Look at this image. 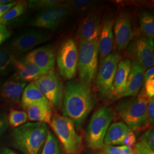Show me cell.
<instances>
[{
	"label": "cell",
	"mask_w": 154,
	"mask_h": 154,
	"mask_svg": "<svg viewBox=\"0 0 154 154\" xmlns=\"http://www.w3.org/2000/svg\"><path fill=\"white\" fill-rule=\"evenodd\" d=\"M11 36V32L5 25L0 24V45Z\"/></svg>",
	"instance_id": "8d00e7d4"
},
{
	"label": "cell",
	"mask_w": 154,
	"mask_h": 154,
	"mask_svg": "<svg viewBox=\"0 0 154 154\" xmlns=\"http://www.w3.org/2000/svg\"><path fill=\"white\" fill-rule=\"evenodd\" d=\"M34 84L48 100L50 105L60 108L62 104L63 86L55 70L45 74L34 81Z\"/></svg>",
	"instance_id": "9c48e42d"
},
{
	"label": "cell",
	"mask_w": 154,
	"mask_h": 154,
	"mask_svg": "<svg viewBox=\"0 0 154 154\" xmlns=\"http://www.w3.org/2000/svg\"><path fill=\"white\" fill-rule=\"evenodd\" d=\"M132 62L127 59L121 61L118 64L112 84L110 100L122 98L126 88L127 79L131 69Z\"/></svg>",
	"instance_id": "2e32d148"
},
{
	"label": "cell",
	"mask_w": 154,
	"mask_h": 154,
	"mask_svg": "<svg viewBox=\"0 0 154 154\" xmlns=\"http://www.w3.org/2000/svg\"><path fill=\"white\" fill-rule=\"evenodd\" d=\"M63 1L57 0H33L26 2L29 8L35 10H41V11L60 5Z\"/></svg>",
	"instance_id": "4316f807"
},
{
	"label": "cell",
	"mask_w": 154,
	"mask_h": 154,
	"mask_svg": "<svg viewBox=\"0 0 154 154\" xmlns=\"http://www.w3.org/2000/svg\"><path fill=\"white\" fill-rule=\"evenodd\" d=\"M96 105V97L91 84L81 81L66 83L62 102V114L70 119L79 130Z\"/></svg>",
	"instance_id": "6da1fadb"
},
{
	"label": "cell",
	"mask_w": 154,
	"mask_h": 154,
	"mask_svg": "<svg viewBox=\"0 0 154 154\" xmlns=\"http://www.w3.org/2000/svg\"><path fill=\"white\" fill-rule=\"evenodd\" d=\"M102 154H108V153H106V152H103V153H102Z\"/></svg>",
	"instance_id": "7bdbcfd3"
},
{
	"label": "cell",
	"mask_w": 154,
	"mask_h": 154,
	"mask_svg": "<svg viewBox=\"0 0 154 154\" xmlns=\"http://www.w3.org/2000/svg\"><path fill=\"white\" fill-rule=\"evenodd\" d=\"M127 54L137 61L144 71L154 66V41L143 36L133 39L128 46Z\"/></svg>",
	"instance_id": "30bf717a"
},
{
	"label": "cell",
	"mask_w": 154,
	"mask_h": 154,
	"mask_svg": "<svg viewBox=\"0 0 154 154\" xmlns=\"http://www.w3.org/2000/svg\"><path fill=\"white\" fill-rule=\"evenodd\" d=\"M11 2H12V1H9V0H0V5L6 4L10 3Z\"/></svg>",
	"instance_id": "b9f144b4"
},
{
	"label": "cell",
	"mask_w": 154,
	"mask_h": 154,
	"mask_svg": "<svg viewBox=\"0 0 154 154\" xmlns=\"http://www.w3.org/2000/svg\"><path fill=\"white\" fill-rule=\"evenodd\" d=\"M27 4L25 1H21L17 2L15 5L12 7L5 14L0 18V24L5 25L18 17L20 16L25 13L27 8Z\"/></svg>",
	"instance_id": "d4e9b609"
},
{
	"label": "cell",
	"mask_w": 154,
	"mask_h": 154,
	"mask_svg": "<svg viewBox=\"0 0 154 154\" xmlns=\"http://www.w3.org/2000/svg\"><path fill=\"white\" fill-rule=\"evenodd\" d=\"M41 154H62L58 140L50 131L48 132Z\"/></svg>",
	"instance_id": "484cf974"
},
{
	"label": "cell",
	"mask_w": 154,
	"mask_h": 154,
	"mask_svg": "<svg viewBox=\"0 0 154 154\" xmlns=\"http://www.w3.org/2000/svg\"><path fill=\"white\" fill-rule=\"evenodd\" d=\"M154 79V67L152 66L144 72V81L148 79Z\"/></svg>",
	"instance_id": "ab89813d"
},
{
	"label": "cell",
	"mask_w": 154,
	"mask_h": 154,
	"mask_svg": "<svg viewBox=\"0 0 154 154\" xmlns=\"http://www.w3.org/2000/svg\"><path fill=\"white\" fill-rule=\"evenodd\" d=\"M100 29V14L92 13L86 17L79 25L77 36L80 41L90 42L98 41Z\"/></svg>",
	"instance_id": "9a60e30c"
},
{
	"label": "cell",
	"mask_w": 154,
	"mask_h": 154,
	"mask_svg": "<svg viewBox=\"0 0 154 154\" xmlns=\"http://www.w3.org/2000/svg\"><path fill=\"white\" fill-rule=\"evenodd\" d=\"M49 34L38 30L28 31L18 35L9 45L11 53L20 54L50 39Z\"/></svg>",
	"instance_id": "7c38bea8"
},
{
	"label": "cell",
	"mask_w": 154,
	"mask_h": 154,
	"mask_svg": "<svg viewBox=\"0 0 154 154\" xmlns=\"http://www.w3.org/2000/svg\"><path fill=\"white\" fill-rule=\"evenodd\" d=\"M1 154H17L13 151L8 149H3Z\"/></svg>",
	"instance_id": "60d3db41"
},
{
	"label": "cell",
	"mask_w": 154,
	"mask_h": 154,
	"mask_svg": "<svg viewBox=\"0 0 154 154\" xmlns=\"http://www.w3.org/2000/svg\"><path fill=\"white\" fill-rule=\"evenodd\" d=\"M24 60L37 66L44 74L55 70V51L50 45L33 50L27 54Z\"/></svg>",
	"instance_id": "5bb4252c"
},
{
	"label": "cell",
	"mask_w": 154,
	"mask_h": 154,
	"mask_svg": "<svg viewBox=\"0 0 154 154\" xmlns=\"http://www.w3.org/2000/svg\"><path fill=\"white\" fill-rule=\"evenodd\" d=\"M123 144L129 149H131L134 152V149L136 144V137L133 131L131 130H130L127 132L123 142Z\"/></svg>",
	"instance_id": "e575fe53"
},
{
	"label": "cell",
	"mask_w": 154,
	"mask_h": 154,
	"mask_svg": "<svg viewBox=\"0 0 154 154\" xmlns=\"http://www.w3.org/2000/svg\"><path fill=\"white\" fill-rule=\"evenodd\" d=\"M8 118L5 116L0 115V138L5 132L8 126Z\"/></svg>",
	"instance_id": "74e56055"
},
{
	"label": "cell",
	"mask_w": 154,
	"mask_h": 154,
	"mask_svg": "<svg viewBox=\"0 0 154 154\" xmlns=\"http://www.w3.org/2000/svg\"><path fill=\"white\" fill-rule=\"evenodd\" d=\"M144 70L137 61H133L127 79L126 90L122 98L136 97L139 93L144 83Z\"/></svg>",
	"instance_id": "ac0fdd59"
},
{
	"label": "cell",
	"mask_w": 154,
	"mask_h": 154,
	"mask_svg": "<svg viewBox=\"0 0 154 154\" xmlns=\"http://www.w3.org/2000/svg\"><path fill=\"white\" fill-rule=\"evenodd\" d=\"M149 99L143 88L138 96L122 100L116 106L118 115L132 131L148 127L147 105Z\"/></svg>",
	"instance_id": "3957f363"
},
{
	"label": "cell",
	"mask_w": 154,
	"mask_h": 154,
	"mask_svg": "<svg viewBox=\"0 0 154 154\" xmlns=\"http://www.w3.org/2000/svg\"><path fill=\"white\" fill-rule=\"evenodd\" d=\"M26 82L15 79L6 81L1 88L0 93L4 99L11 102H18L26 87Z\"/></svg>",
	"instance_id": "ffe728a7"
},
{
	"label": "cell",
	"mask_w": 154,
	"mask_h": 154,
	"mask_svg": "<svg viewBox=\"0 0 154 154\" xmlns=\"http://www.w3.org/2000/svg\"><path fill=\"white\" fill-rule=\"evenodd\" d=\"M13 66L15 70V78L24 82L35 81L44 75L39 68L34 64L25 61L14 59Z\"/></svg>",
	"instance_id": "d6986e66"
},
{
	"label": "cell",
	"mask_w": 154,
	"mask_h": 154,
	"mask_svg": "<svg viewBox=\"0 0 154 154\" xmlns=\"http://www.w3.org/2000/svg\"><path fill=\"white\" fill-rule=\"evenodd\" d=\"M14 59L13 54L6 50H0V74H7L11 71L13 66V62Z\"/></svg>",
	"instance_id": "83f0119b"
},
{
	"label": "cell",
	"mask_w": 154,
	"mask_h": 154,
	"mask_svg": "<svg viewBox=\"0 0 154 154\" xmlns=\"http://www.w3.org/2000/svg\"><path fill=\"white\" fill-rule=\"evenodd\" d=\"M141 139L150 149L154 150V131L153 127H151L144 132Z\"/></svg>",
	"instance_id": "d6a6232c"
},
{
	"label": "cell",
	"mask_w": 154,
	"mask_h": 154,
	"mask_svg": "<svg viewBox=\"0 0 154 154\" xmlns=\"http://www.w3.org/2000/svg\"><path fill=\"white\" fill-rule=\"evenodd\" d=\"M121 60V55L114 51L100 61L97 73L96 88L102 99L110 100L114 79L118 65Z\"/></svg>",
	"instance_id": "52a82bcc"
},
{
	"label": "cell",
	"mask_w": 154,
	"mask_h": 154,
	"mask_svg": "<svg viewBox=\"0 0 154 154\" xmlns=\"http://www.w3.org/2000/svg\"><path fill=\"white\" fill-rule=\"evenodd\" d=\"M134 154H154V150L150 149L140 138L139 142L135 144Z\"/></svg>",
	"instance_id": "1f68e13d"
},
{
	"label": "cell",
	"mask_w": 154,
	"mask_h": 154,
	"mask_svg": "<svg viewBox=\"0 0 154 154\" xmlns=\"http://www.w3.org/2000/svg\"><path fill=\"white\" fill-rule=\"evenodd\" d=\"M113 33L116 37V45L119 51L126 49L134 39V32L130 17L122 12L114 23Z\"/></svg>",
	"instance_id": "4fadbf2b"
},
{
	"label": "cell",
	"mask_w": 154,
	"mask_h": 154,
	"mask_svg": "<svg viewBox=\"0 0 154 154\" xmlns=\"http://www.w3.org/2000/svg\"><path fill=\"white\" fill-rule=\"evenodd\" d=\"M28 120L27 113L19 110L11 109L8 118V123L14 128L18 127L25 124Z\"/></svg>",
	"instance_id": "f1b7e54d"
},
{
	"label": "cell",
	"mask_w": 154,
	"mask_h": 154,
	"mask_svg": "<svg viewBox=\"0 0 154 154\" xmlns=\"http://www.w3.org/2000/svg\"><path fill=\"white\" fill-rule=\"evenodd\" d=\"M48 127L41 122H28L13 131L14 146L24 154H39L44 145Z\"/></svg>",
	"instance_id": "7a4b0ae2"
},
{
	"label": "cell",
	"mask_w": 154,
	"mask_h": 154,
	"mask_svg": "<svg viewBox=\"0 0 154 154\" xmlns=\"http://www.w3.org/2000/svg\"><path fill=\"white\" fill-rule=\"evenodd\" d=\"M28 119L30 121L50 124L52 118V110L49 103H40L26 108Z\"/></svg>",
	"instance_id": "7402d4cb"
},
{
	"label": "cell",
	"mask_w": 154,
	"mask_h": 154,
	"mask_svg": "<svg viewBox=\"0 0 154 154\" xmlns=\"http://www.w3.org/2000/svg\"><path fill=\"white\" fill-rule=\"evenodd\" d=\"M64 4L68 6L71 11L73 9L82 10L90 6L93 4V2L92 1L88 0H74L67 1L64 2Z\"/></svg>",
	"instance_id": "f546056e"
},
{
	"label": "cell",
	"mask_w": 154,
	"mask_h": 154,
	"mask_svg": "<svg viewBox=\"0 0 154 154\" xmlns=\"http://www.w3.org/2000/svg\"><path fill=\"white\" fill-rule=\"evenodd\" d=\"M71 10L63 2L49 9L41 11L30 23L34 27L54 29L65 20Z\"/></svg>",
	"instance_id": "8fae6325"
},
{
	"label": "cell",
	"mask_w": 154,
	"mask_h": 154,
	"mask_svg": "<svg viewBox=\"0 0 154 154\" xmlns=\"http://www.w3.org/2000/svg\"><path fill=\"white\" fill-rule=\"evenodd\" d=\"M114 116L110 106H104L97 110L91 116L87 128L86 138L88 147L93 149L104 147V139Z\"/></svg>",
	"instance_id": "277c9868"
},
{
	"label": "cell",
	"mask_w": 154,
	"mask_h": 154,
	"mask_svg": "<svg viewBox=\"0 0 154 154\" xmlns=\"http://www.w3.org/2000/svg\"><path fill=\"white\" fill-rule=\"evenodd\" d=\"M114 20L112 18L105 19L101 26L98 40L100 61H102L112 51L114 40L113 26Z\"/></svg>",
	"instance_id": "e0dca14e"
},
{
	"label": "cell",
	"mask_w": 154,
	"mask_h": 154,
	"mask_svg": "<svg viewBox=\"0 0 154 154\" xmlns=\"http://www.w3.org/2000/svg\"><path fill=\"white\" fill-rule=\"evenodd\" d=\"M144 91L146 96L149 98H154V79H148L144 81Z\"/></svg>",
	"instance_id": "d590c367"
},
{
	"label": "cell",
	"mask_w": 154,
	"mask_h": 154,
	"mask_svg": "<svg viewBox=\"0 0 154 154\" xmlns=\"http://www.w3.org/2000/svg\"><path fill=\"white\" fill-rule=\"evenodd\" d=\"M78 60V50L72 38L65 39L59 48L57 57V66L61 76L72 79L75 76Z\"/></svg>",
	"instance_id": "ba28073f"
},
{
	"label": "cell",
	"mask_w": 154,
	"mask_h": 154,
	"mask_svg": "<svg viewBox=\"0 0 154 154\" xmlns=\"http://www.w3.org/2000/svg\"><path fill=\"white\" fill-rule=\"evenodd\" d=\"M21 102L22 106L25 109L33 105L49 103L33 82L29 83L24 88Z\"/></svg>",
	"instance_id": "603a6c76"
},
{
	"label": "cell",
	"mask_w": 154,
	"mask_h": 154,
	"mask_svg": "<svg viewBox=\"0 0 154 154\" xmlns=\"http://www.w3.org/2000/svg\"><path fill=\"white\" fill-rule=\"evenodd\" d=\"M140 30L143 37L154 41V17L149 11L143 12L139 17Z\"/></svg>",
	"instance_id": "cb8c5ba5"
},
{
	"label": "cell",
	"mask_w": 154,
	"mask_h": 154,
	"mask_svg": "<svg viewBox=\"0 0 154 154\" xmlns=\"http://www.w3.org/2000/svg\"><path fill=\"white\" fill-rule=\"evenodd\" d=\"M105 152L109 154H134V151L126 146H106L104 147Z\"/></svg>",
	"instance_id": "4dcf8cb0"
},
{
	"label": "cell",
	"mask_w": 154,
	"mask_h": 154,
	"mask_svg": "<svg viewBox=\"0 0 154 154\" xmlns=\"http://www.w3.org/2000/svg\"><path fill=\"white\" fill-rule=\"evenodd\" d=\"M130 129L123 122H116L109 127L104 139L106 146L122 145L127 132Z\"/></svg>",
	"instance_id": "44dd1931"
},
{
	"label": "cell",
	"mask_w": 154,
	"mask_h": 154,
	"mask_svg": "<svg viewBox=\"0 0 154 154\" xmlns=\"http://www.w3.org/2000/svg\"><path fill=\"white\" fill-rule=\"evenodd\" d=\"M50 125L66 154H78L81 147L82 140L75 131L73 122L66 116L55 114L51 118Z\"/></svg>",
	"instance_id": "8992f818"
},
{
	"label": "cell",
	"mask_w": 154,
	"mask_h": 154,
	"mask_svg": "<svg viewBox=\"0 0 154 154\" xmlns=\"http://www.w3.org/2000/svg\"><path fill=\"white\" fill-rule=\"evenodd\" d=\"M147 123L148 126H152L154 124V98H149L147 105Z\"/></svg>",
	"instance_id": "836d02e7"
},
{
	"label": "cell",
	"mask_w": 154,
	"mask_h": 154,
	"mask_svg": "<svg viewBox=\"0 0 154 154\" xmlns=\"http://www.w3.org/2000/svg\"><path fill=\"white\" fill-rule=\"evenodd\" d=\"M17 2L12 1L11 2L4 4V5H0V18L3 16L7 11H8L10 9H11L12 7L16 4Z\"/></svg>",
	"instance_id": "f35d334b"
},
{
	"label": "cell",
	"mask_w": 154,
	"mask_h": 154,
	"mask_svg": "<svg viewBox=\"0 0 154 154\" xmlns=\"http://www.w3.org/2000/svg\"><path fill=\"white\" fill-rule=\"evenodd\" d=\"M98 41H80L77 65L80 81L91 85L98 72Z\"/></svg>",
	"instance_id": "5b68a950"
}]
</instances>
